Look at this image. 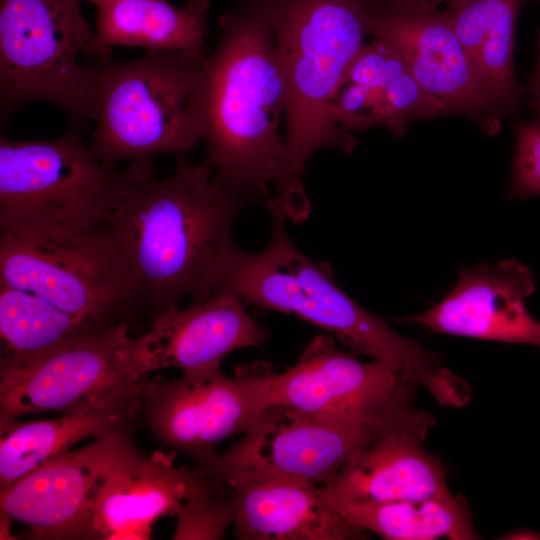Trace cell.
Listing matches in <instances>:
<instances>
[{"mask_svg":"<svg viewBox=\"0 0 540 540\" xmlns=\"http://www.w3.org/2000/svg\"><path fill=\"white\" fill-rule=\"evenodd\" d=\"M107 327L0 283V371L31 366Z\"/></svg>","mask_w":540,"mask_h":540,"instance_id":"603a6c76","label":"cell"},{"mask_svg":"<svg viewBox=\"0 0 540 540\" xmlns=\"http://www.w3.org/2000/svg\"><path fill=\"white\" fill-rule=\"evenodd\" d=\"M236 516V500L219 481L205 477L176 514L174 540L221 539Z\"/></svg>","mask_w":540,"mask_h":540,"instance_id":"d4e9b609","label":"cell"},{"mask_svg":"<svg viewBox=\"0 0 540 540\" xmlns=\"http://www.w3.org/2000/svg\"><path fill=\"white\" fill-rule=\"evenodd\" d=\"M202 63L203 138L215 177L263 204L284 157L287 84L265 0H240L218 19Z\"/></svg>","mask_w":540,"mask_h":540,"instance_id":"3957f363","label":"cell"},{"mask_svg":"<svg viewBox=\"0 0 540 540\" xmlns=\"http://www.w3.org/2000/svg\"><path fill=\"white\" fill-rule=\"evenodd\" d=\"M90 148L105 165L144 162L159 153L184 155L203 138L202 63L169 50L126 62L99 57Z\"/></svg>","mask_w":540,"mask_h":540,"instance_id":"5b68a950","label":"cell"},{"mask_svg":"<svg viewBox=\"0 0 540 540\" xmlns=\"http://www.w3.org/2000/svg\"><path fill=\"white\" fill-rule=\"evenodd\" d=\"M534 538H536V534L530 533L529 531H516L502 537V539H534Z\"/></svg>","mask_w":540,"mask_h":540,"instance_id":"f546056e","label":"cell"},{"mask_svg":"<svg viewBox=\"0 0 540 540\" xmlns=\"http://www.w3.org/2000/svg\"><path fill=\"white\" fill-rule=\"evenodd\" d=\"M526 86L528 109L536 118H540V30L535 68L530 75Z\"/></svg>","mask_w":540,"mask_h":540,"instance_id":"4316f807","label":"cell"},{"mask_svg":"<svg viewBox=\"0 0 540 540\" xmlns=\"http://www.w3.org/2000/svg\"><path fill=\"white\" fill-rule=\"evenodd\" d=\"M535 288L532 269L514 259L482 262L461 269L441 302L395 321L418 323L438 334L540 347V322L525 305Z\"/></svg>","mask_w":540,"mask_h":540,"instance_id":"9a60e30c","label":"cell"},{"mask_svg":"<svg viewBox=\"0 0 540 540\" xmlns=\"http://www.w3.org/2000/svg\"><path fill=\"white\" fill-rule=\"evenodd\" d=\"M209 0H110L97 6L96 32L89 53L108 56L112 46L185 53L203 63Z\"/></svg>","mask_w":540,"mask_h":540,"instance_id":"44dd1931","label":"cell"},{"mask_svg":"<svg viewBox=\"0 0 540 540\" xmlns=\"http://www.w3.org/2000/svg\"><path fill=\"white\" fill-rule=\"evenodd\" d=\"M12 524V520L8 518L7 516L1 514V529H0V535L1 539H13L12 534L10 532V527Z\"/></svg>","mask_w":540,"mask_h":540,"instance_id":"f1b7e54d","label":"cell"},{"mask_svg":"<svg viewBox=\"0 0 540 540\" xmlns=\"http://www.w3.org/2000/svg\"><path fill=\"white\" fill-rule=\"evenodd\" d=\"M423 442L406 431L381 434L354 453L331 482L319 486L323 498L337 508L451 496L442 462Z\"/></svg>","mask_w":540,"mask_h":540,"instance_id":"ac0fdd59","label":"cell"},{"mask_svg":"<svg viewBox=\"0 0 540 540\" xmlns=\"http://www.w3.org/2000/svg\"><path fill=\"white\" fill-rule=\"evenodd\" d=\"M236 500L234 535L240 540H360L367 533L306 480L254 468H228L207 476Z\"/></svg>","mask_w":540,"mask_h":540,"instance_id":"2e32d148","label":"cell"},{"mask_svg":"<svg viewBox=\"0 0 540 540\" xmlns=\"http://www.w3.org/2000/svg\"><path fill=\"white\" fill-rule=\"evenodd\" d=\"M0 283L103 326L132 324L146 310L135 276L103 227H0Z\"/></svg>","mask_w":540,"mask_h":540,"instance_id":"8992f818","label":"cell"},{"mask_svg":"<svg viewBox=\"0 0 540 540\" xmlns=\"http://www.w3.org/2000/svg\"><path fill=\"white\" fill-rule=\"evenodd\" d=\"M134 163L103 228L135 276L151 320L186 297L211 295L220 249L252 199L212 178L208 158L196 164L178 156L165 179L151 160Z\"/></svg>","mask_w":540,"mask_h":540,"instance_id":"6da1fadb","label":"cell"},{"mask_svg":"<svg viewBox=\"0 0 540 540\" xmlns=\"http://www.w3.org/2000/svg\"><path fill=\"white\" fill-rule=\"evenodd\" d=\"M529 0H446L442 10L500 119L513 118L527 95L515 76V30Z\"/></svg>","mask_w":540,"mask_h":540,"instance_id":"ffe728a7","label":"cell"},{"mask_svg":"<svg viewBox=\"0 0 540 540\" xmlns=\"http://www.w3.org/2000/svg\"><path fill=\"white\" fill-rule=\"evenodd\" d=\"M122 321L37 363L0 371V424L32 413L73 414L134 398L153 369L143 335Z\"/></svg>","mask_w":540,"mask_h":540,"instance_id":"30bf717a","label":"cell"},{"mask_svg":"<svg viewBox=\"0 0 540 540\" xmlns=\"http://www.w3.org/2000/svg\"><path fill=\"white\" fill-rule=\"evenodd\" d=\"M263 205L271 221L267 246L247 253L228 238L218 255L212 292L228 290L247 305L304 320L355 354L424 387L440 405L460 408L468 402L469 383L443 366L438 353L355 302L335 282L328 261L316 262L294 245L286 231L287 215L273 198Z\"/></svg>","mask_w":540,"mask_h":540,"instance_id":"7a4b0ae2","label":"cell"},{"mask_svg":"<svg viewBox=\"0 0 540 540\" xmlns=\"http://www.w3.org/2000/svg\"><path fill=\"white\" fill-rule=\"evenodd\" d=\"M136 169L102 163L78 129L53 140L0 137V227L57 223L103 227Z\"/></svg>","mask_w":540,"mask_h":540,"instance_id":"ba28073f","label":"cell"},{"mask_svg":"<svg viewBox=\"0 0 540 540\" xmlns=\"http://www.w3.org/2000/svg\"><path fill=\"white\" fill-rule=\"evenodd\" d=\"M380 435L369 426L338 425L274 403L240 441L192 468L203 476L228 468H254L323 486Z\"/></svg>","mask_w":540,"mask_h":540,"instance_id":"4fadbf2b","label":"cell"},{"mask_svg":"<svg viewBox=\"0 0 540 540\" xmlns=\"http://www.w3.org/2000/svg\"><path fill=\"white\" fill-rule=\"evenodd\" d=\"M419 386L385 364L364 363L340 350L329 334L315 336L298 361L275 373L272 402L345 426H369L381 434L406 431L425 441L434 416L415 406Z\"/></svg>","mask_w":540,"mask_h":540,"instance_id":"9c48e42d","label":"cell"},{"mask_svg":"<svg viewBox=\"0 0 540 540\" xmlns=\"http://www.w3.org/2000/svg\"><path fill=\"white\" fill-rule=\"evenodd\" d=\"M94 34L79 0H0L2 114L47 101L65 113L71 128L94 119L98 61L80 63Z\"/></svg>","mask_w":540,"mask_h":540,"instance_id":"52a82bcc","label":"cell"},{"mask_svg":"<svg viewBox=\"0 0 540 540\" xmlns=\"http://www.w3.org/2000/svg\"><path fill=\"white\" fill-rule=\"evenodd\" d=\"M137 418L136 396L58 418L0 424V491L76 443Z\"/></svg>","mask_w":540,"mask_h":540,"instance_id":"7402d4cb","label":"cell"},{"mask_svg":"<svg viewBox=\"0 0 540 540\" xmlns=\"http://www.w3.org/2000/svg\"><path fill=\"white\" fill-rule=\"evenodd\" d=\"M380 4L409 11H433L445 4L446 0H374Z\"/></svg>","mask_w":540,"mask_h":540,"instance_id":"83f0119b","label":"cell"},{"mask_svg":"<svg viewBox=\"0 0 540 540\" xmlns=\"http://www.w3.org/2000/svg\"><path fill=\"white\" fill-rule=\"evenodd\" d=\"M272 365L244 363L232 377L222 370L203 376L146 378L137 395L138 418L163 446L204 465L219 442L248 433L273 404Z\"/></svg>","mask_w":540,"mask_h":540,"instance_id":"8fae6325","label":"cell"},{"mask_svg":"<svg viewBox=\"0 0 540 540\" xmlns=\"http://www.w3.org/2000/svg\"><path fill=\"white\" fill-rule=\"evenodd\" d=\"M205 481L192 467H178L173 457L155 451L120 470L104 483L92 514L93 539H147L152 524L175 515Z\"/></svg>","mask_w":540,"mask_h":540,"instance_id":"d6986e66","label":"cell"},{"mask_svg":"<svg viewBox=\"0 0 540 540\" xmlns=\"http://www.w3.org/2000/svg\"><path fill=\"white\" fill-rule=\"evenodd\" d=\"M366 32L395 47L419 85L450 115L468 117L488 135L499 131L501 119L442 10H401L371 0Z\"/></svg>","mask_w":540,"mask_h":540,"instance_id":"5bb4252c","label":"cell"},{"mask_svg":"<svg viewBox=\"0 0 540 540\" xmlns=\"http://www.w3.org/2000/svg\"><path fill=\"white\" fill-rule=\"evenodd\" d=\"M515 150L506 199L540 196V118L520 120L514 129Z\"/></svg>","mask_w":540,"mask_h":540,"instance_id":"484cf974","label":"cell"},{"mask_svg":"<svg viewBox=\"0 0 540 540\" xmlns=\"http://www.w3.org/2000/svg\"><path fill=\"white\" fill-rule=\"evenodd\" d=\"M370 1L265 0L287 84L285 151L273 198L294 223L311 212L303 182L311 156L356 147L353 134L331 120L330 105L365 44Z\"/></svg>","mask_w":540,"mask_h":540,"instance_id":"277c9868","label":"cell"},{"mask_svg":"<svg viewBox=\"0 0 540 540\" xmlns=\"http://www.w3.org/2000/svg\"><path fill=\"white\" fill-rule=\"evenodd\" d=\"M347 520L388 540H473L475 531L464 498L347 504L335 508Z\"/></svg>","mask_w":540,"mask_h":540,"instance_id":"cb8c5ba5","label":"cell"},{"mask_svg":"<svg viewBox=\"0 0 540 540\" xmlns=\"http://www.w3.org/2000/svg\"><path fill=\"white\" fill-rule=\"evenodd\" d=\"M79 1H81V0H79ZM86 1L93 2V3L96 4V6H99V5H101V4H103V3H106V2H108V1H110V0H86Z\"/></svg>","mask_w":540,"mask_h":540,"instance_id":"4dcf8cb0","label":"cell"},{"mask_svg":"<svg viewBox=\"0 0 540 540\" xmlns=\"http://www.w3.org/2000/svg\"><path fill=\"white\" fill-rule=\"evenodd\" d=\"M132 426L118 425L0 491L1 514L27 525L32 539H93L92 514L100 489L113 474L146 457L133 440Z\"/></svg>","mask_w":540,"mask_h":540,"instance_id":"7c38bea8","label":"cell"},{"mask_svg":"<svg viewBox=\"0 0 540 540\" xmlns=\"http://www.w3.org/2000/svg\"><path fill=\"white\" fill-rule=\"evenodd\" d=\"M245 303L228 290H217L186 309L157 314L142 334L153 371L177 368L188 376L221 371L231 352L266 342L268 331L246 311Z\"/></svg>","mask_w":540,"mask_h":540,"instance_id":"e0dca14e","label":"cell"}]
</instances>
